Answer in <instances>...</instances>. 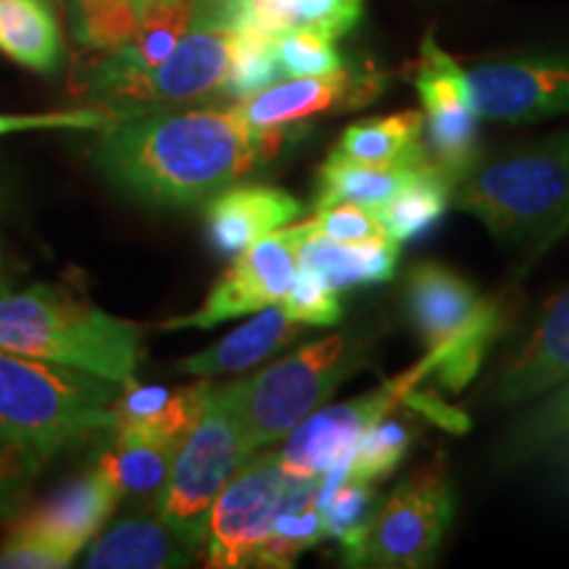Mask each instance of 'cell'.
<instances>
[{
    "mask_svg": "<svg viewBox=\"0 0 569 569\" xmlns=\"http://www.w3.org/2000/svg\"><path fill=\"white\" fill-rule=\"evenodd\" d=\"M301 213L296 196L272 184H230L206 206V232L219 253L234 256Z\"/></svg>",
    "mask_w": 569,
    "mask_h": 569,
    "instance_id": "e0dca14e",
    "label": "cell"
},
{
    "mask_svg": "<svg viewBox=\"0 0 569 569\" xmlns=\"http://www.w3.org/2000/svg\"><path fill=\"white\" fill-rule=\"evenodd\" d=\"M403 403L415 411H419V415H425L427 419H432V422H438L440 427H446V430H453V432L467 430L465 411L448 407L443 398L436 393H422V390H417V386H415L411 390H407Z\"/></svg>",
    "mask_w": 569,
    "mask_h": 569,
    "instance_id": "f35d334b",
    "label": "cell"
},
{
    "mask_svg": "<svg viewBox=\"0 0 569 569\" xmlns=\"http://www.w3.org/2000/svg\"><path fill=\"white\" fill-rule=\"evenodd\" d=\"M0 51L40 74L59 69L63 38L51 0H0Z\"/></svg>",
    "mask_w": 569,
    "mask_h": 569,
    "instance_id": "603a6c76",
    "label": "cell"
},
{
    "mask_svg": "<svg viewBox=\"0 0 569 569\" xmlns=\"http://www.w3.org/2000/svg\"><path fill=\"white\" fill-rule=\"evenodd\" d=\"M134 3V11H138V19L142 13L159 9V6H169V3H182V0H132ZM188 3H198V0H188Z\"/></svg>",
    "mask_w": 569,
    "mask_h": 569,
    "instance_id": "ab89813d",
    "label": "cell"
},
{
    "mask_svg": "<svg viewBox=\"0 0 569 569\" xmlns=\"http://www.w3.org/2000/svg\"><path fill=\"white\" fill-rule=\"evenodd\" d=\"M325 538L327 525L322 503H319V478H290V486L284 490L256 567H290L298 553L311 549Z\"/></svg>",
    "mask_w": 569,
    "mask_h": 569,
    "instance_id": "d4e9b609",
    "label": "cell"
},
{
    "mask_svg": "<svg viewBox=\"0 0 569 569\" xmlns=\"http://www.w3.org/2000/svg\"><path fill=\"white\" fill-rule=\"evenodd\" d=\"M280 303L296 322L306 327H332L343 317L340 290L330 288L322 277L306 267H298L296 280Z\"/></svg>",
    "mask_w": 569,
    "mask_h": 569,
    "instance_id": "836d02e7",
    "label": "cell"
},
{
    "mask_svg": "<svg viewBox=\"0 0 569 569\" xmlns=\"http://www.w3.org/2000/svg\"><path fill=\"white\" fill-rule=\"evenodd\" d=\"M117 386L82 369L0 348V432L42 459L98 430H113Z\"/></svg>",
    "mask_w": 569,
    "mask_h": 569,
    "instance_id": "277c9868",
    "label": "cell"
},
{
    "mask_svg": "<svg viewBox=\"0 0 569 569\" xmlns=\"http://www.w3.org/2000/svg\"><path fill=\"white\" fill-rule=\"evenodd\" d=\"M430 153L417 163H396V167H375L361 163L332 151L317 172L315 209H327L336 203H353L365 209L380 211L382 206L401 193L419 174L425 163H430Z\"/></svg>",
    "mask_w": 569,
    "mask_h": 569,
    "instance_id": "ffe728a7",
    "label": "cell"
},
{
    "mask_svg": "<svg viewBox=\"0 0 569 569\" xmlns=\"http://www.w3.org/2000/svg\"><path fill=\"white\" fill-rule=\"evenodd\" d=\"M367 340L336 332L274 361L246 380L224 386L243 419L253 453L296 430L365 365Z\"/></svg>",
    "mask_w": 569,
    "mask_h": 569,
    "instance_id": "8992f818",
    "label": "cell"
},
{
    "mask_svg": "<svg viewBox=\"0 0 569 569\" xmlns=\"http://www.w3.org/2000/svg\"><path fill=\"white\" fill-rule=\"evenodd\" d=\"M274 56L280 77H322L343 69L336 40L315 30H288L274 38Z\"/></svg>",
    "mask_w": 569,
    "mask_h": 569,
    "instance_id": "d6a6232c",
    "label": "cell"
},
{
    "mask_svg": "<svg viewBox=\"0 0 569 569\" xmlns=\"http://www.w3.org/2000/svg\"><path fill=\"white\" fill-rule=\"evenodd\" d=\"M403 311L427 346L430 375L451 393L467 388L480 372L490 346L509 322L507 301L486 298L467 277L436 261L409 269Z\"/></svg>",
    "mask_w": 569,
    "mask_h": 569,
    "instance_id": "5b68a950",
    "label": "cell"
},
{
    "mask_svg": "<svg viewBox=\"0 0 569 569\" xmlns=\"http://www.w3.org/2000/svg\"><path fill=\"white\" fill-rule=\"evenodd\" d=\"M569 436V380L519 422L503 446V459H530Z\"/></svg>",
    "mask_w": 569,
    "mask_h": 569,
    "instance_id": "1f68e13d",
    "label": "cell"
},
{
    "mask_svg": "<svg viewBox=\"0 0 569 569\" xmlns=\"http://www.w3.org/2000/svg\"><path fill=\"white\" fill-rule=\"evenodd\" d=\"M298 234L296 224L282 227L267 238L256 240L246 251L234 253L230 269L219 277L206 301L193 315L174 317L161 330H209L227 319L253 315L267 306L280 303L298 272Z\"/></svg>",
    "mask_w": 569,
    "mask_h": 569,
    "instance_id": "7c38bea8",
    "label": "cell"
},
{
    "mask_svg": "<svg viewBox=\"0 0 569 569\" xmlns=\"http://www.w3.org/2000/svg\"><path fill=\"white\" fill-rule=\"evenodd\" d=\"M96 161L106 180L134 201L188 209L211 201L269 156L234 103L122 119L103 132Z\"/></svg>",
    "mask_w": 569,
    "mask_h": 569,
    "instance_id": "6da1fadb",
    "label": "cell"
},
{
    "mask_svg": "<svg viewBox=\"0 0 569 569\" xmlns=\"http://www.w3.org/2000/svg\"><path fill=\"white\" fill-rule=\"evenodd\" d=\"M74 561V553L30 536H9L0 549V569H61Z\"/></svg>",
    "mask_w": 569,
    "mask_h": 569,
    "instance_id": "74e56055",
    "label": "cell"
},
{
    "mask_svg": "<svg viewBox=\"0 0 569 569\" xmlns=\"http://www.w3.org/2000/svg\"><path fill=\"white\" fill-rule=\"evenodd\" d=\"M415 425L407 417L396 415V407L388 409L380 419L361 432L346 459V478L380 482L396 472L415 446Z\"/></svg>",
    "mask_w": 569,
    "mask_h": 569,
    "instance_id": "83f0119b",
    "label": "cell"
},
{
    "mask_svg": "<svg viewBox=\"0 0 569 569\" xmlns=\"http://www.w3.org/2000/svg\"><path fill=\"white\" fill-rule=\"evenodd\" d=\"M188 546L167 522L127 519L103 532L84 559L90 569H163L190 565Z\"/></svg>",
    "mask_w": 569,
    "mask_h": 569,
    "instance_id": "44dd1931",
    "label": "cell"
},
{
    "mask_svg": "<svg viewBox=\"0 0 569 569\" xmlns=\"http://www.w3.org/2000/svg\"><path fill=\"white\" fill-rule=\"evenodd\" d=\"M380 82L369 74H353L346 67L322 77H293L274 82L238 103L253 130H288L290 124L327 113L332 109H359L375 101Z\"/></svg>",
    "mask_w": 569,
    "mask_h": 569,
    "instance_id": "9a60e30c",
    "label": "cell"
},
{
    "mask_svg": "<svg viewBox=\"0 0 569 569\" xmlns=\"http://www.w3.org/2000/svg\"><path fill=\"white\" fill-rule=\"evenodd\" d=\"M277 80H280V67L274 56V38L256 30L234 32L230 69H227L219 96L234 98L240 103L267 90Z\"/></svg>",
    "mask_w": 569,
    "mask_h": 569,
    "instance_id": "4dcf8cb0",
    "label": "cell"
},
{
    "mask_svg": "<svg viewBox=\"0 0 569 569\" xmlns=\"http://www.w3.org/2000/svg\"><path fill=\"white\" fill-rule=\"evenodd\" d=\"M288 486L290 475L284 472L280 453L248 459L213 501L201 543L206 565L256 567Z\"/></svg>",
    "mask_w": 569,
    "mask_h": 569,
    "instance_id": "30bf717a",
    "label": "cell"
},
{
    "mask_svg": "<svg viewBox=\"0 0 569 569\" xmlns=\"http://www.w3.org/2000/svg\"><path fill=\"white\" fill-rule=\"evenodd\" d=\"M569 380V288L540 311L496 382L501 403H522Z\"/></svg>",
    "mask_w": 569,
    "mask_h": 569,
    "instance_id": "2e32d148",
    "label": "cell"
},
{
    "mask_svg": "<svg viewBox=\"0 0 569 569\" xmlns=\"http://www.w3.org/2000/svg\"><path fill=\"white\" fill-rule=\"evenodd\" d=\"M238 32V0H198L193 21L180 46L151 71L113 84L101 96L106 109L122 119L148 113L153 106H174L219 92L230 69Z\"/></svg>",
    "mask_w": 569,
    "mask_h": 569,
    "instance_id": "ba28073f",
    "label": "cell"
},
{
    "mask_svg": "<svg viewBox=\"0 0 569 569\" xmlns=\"http://www.w3.org/2000/svg\"><path fill=\"white\" fill-rule=\"evenodd\" d=\"M303 234H322L332 240H377L390 238L386 224L380 222L377 211L353 203H336L327 209H317V217L301 222Z\"/></svg>",
    "mask_w": 569,
    "mask_h": 569,
    "instance_id": "d590c367",
    "label": "cell"
},
{
    "mask_svg": "<svg viewBox=\"0 0 569 569\" xmlns=\"http://www.w3.org/2000/svg\"><path fill=\"white\" fill-rule=\"evenodd\" d=\"M451 206L509 246L551 230L569 209V130L501 153H478L453 184Z\"/></svg>",
    "mask_w": 569,
    "mask_h": 569,
    "instance_id": "3957f363",
    "label": "cell"
},
{
    "mask_svg": "<svg viewBox=\"0 0 569 569\" xmlns=\"http://www.w3.org/2000/svg\"><path fill=\"white\" fill-rule=\"evenodd\" d=\"M253 457L243 419L227 388H211L203 415L177 448L167 486L156 498V515L184 543L201 549L206 522L219 493Z\"/></svg>",
    "mask_w": 569,
    "mask_h": 569,
    "instance_id": "52a82bcc",
    "label": "cell"
},
{
    "mask_svg": "<svg viewBox=\"0 0 569 569\" xmlns=\"http://www.w3.org/2000/svg\"><path fill=\"white\" fill-rule=\"evenodd\" d=\"M119 122L111 109H69V111H48V113H0V134L30 132V130H98L106 132Z\"/></svg>",
    "mask_w": 569,
    "mask_h": 569,
    "instance_id": "8d00e7d4",
    "label": "cell"
},
{
    "mask_svg": "<svg viewBox=\"0 0 569 569\" xmlns=\"http://www.w3.org/2000/svg\"><path fill=\"white\" fill-rule=\"evenodd\" d=\"M298 234V267L311 269L336 290L356 284L390 282L398 269V248L393 238L377 240H332L322 234Z\"/></svg>",
    "mask_w": 569,
    "mask_h": 569,
    "instance_id": "ac0fdd59",
    "label": "cell"
},
{
    "mask_svg": "<svg viewBox=\"0 0 569 569\" xmlns=\"http://www.w3.org/2000/svg\"><path fill=\"white\" fill-rule=\"evenodd\" d=\"M336 151L353 161L375 163V167L422 161L427 156L425 113L401 111L390 117L361 119L346 127Z\"/></svg>",
    "mask_w": 569,
    "mask_h": 569,
    "instance_id": "cb8c5ba5",
    "label": "cell"
},
{
    "mask_svg": "<svg viewBox=\"0 0 569 569\" xmlns=\"http://www.w3.org/2000/svg\"><path fill=\"white\" fill-rule=\"evenodd\" d=\"M303 330L306 325L296 322L282 303H272L261 309V315H256L251 322L240 325L238 330L219 340L217 346L182 359L177 369L198 377L246 372V369L261 365L269 356L282 351L288 343H293Z\"/></svg>",
    "mask_w": 569,
    "mask_h": 569,
    "instance_id": "d6986e66",
    "label": "cell"
},
{
    "mask_svg": "<svg viewBox=\"0 0 569 569\" xmlns=\"http://www.w3.org/2000/svg\"><path fill=\"white\" fill-rule=\"evenodd\" d=\"M375 482L343 478L325 496L322 511L327 525V538H336L343 546L346 565H361L369 530L375 515Z\"/></svg>",
    "mask_w": 569,
    "mask_h": 569,
    "instance_id": "f1b7e54d",
    "label": "cell"
},
{
    "mask_svg": "<svg viewBox=\"0 0 569 569\" xmlns=\"http://www.w3.org/2000/svg\"><path fill=\"white\" fill-rule=\"evenodd\" d=\"M174 453L177 446L159 440L113 436L111 448H106L98 459V469L117 486L122 498L148 501L156 507V498L167 486Z\"/></svg>",
    "mask_w": 569,
    "mask_h": 569,
    "instance_id": "484cf974",
    "label": "cell"
},
{
    "mask_svg": "<svg viewBox=\"0 0 569 569\" xmlns=\"http://www.w3.org/2000/svg\"><path fill=\"white\" fill-rule=\"evenodd\" d=\"M119 501L122 493L117 486L101 469H92L82 478L63 482L34 509L17 511L9 522V536L46 540L77 557L109 522Z\"/></svg>",
    "mask_w": 569,
    "mask_h": 569,
    "instance_id": "5bb4252c",
    "label": "cell"
},
{
    "mask_svg": "<svg viewBox=\"0 0 569 569\" xmlns=\"http://www.w3.org/2000/svg\"><path fill=\"white\" fill-rule=\"evenodd\" d=\"M142 330L63 290L32 284L0 293V348L132 386Z\"/></svg>",
    "mask_w": 569,
    "mask_h": 569,
    "instance_id": "7a4b0ae2",
    "label": "cell"
},
{
    "mask_svg": "<svg viewBox=\"0 0 569 569\" xmlns=\"http://www.w3.org/2000/svg\"><path fill=\"white\" fill-rule=\"evenodd\" d=\"M0 293H3V272H0Z\"/></svg>",
    "mask_w": 569,
    "mask_h": 569,
    "instance_id": "b9f144b4",
    "label": "cell"
},
{
    "mask_svg": "<svg viewBox=\"0 0 569 569\" xmlns=\"http://www.w3.org/2000/svg\"><path fill=\"white\" fill-rule=\"evenodd\" d=\"M365 0H238V30L280 38L288 30H315L338 40L359 24Z\"/></svg>",
    "mask_w": 569,
    "mask_h": 569,
    "instance_id": "7402d4cb",
    "label": "cell"
},
{
    "mask_svg": "<svg viewBox=\"0 0 569 569\" xmlns=\"http://www.w3.org/2000/svg\"><path fill=\"white\" fill-rule=\"evenodd\" d=\"M559 443H561V459H565L569 465V436L565 440H559Z\"/></svg>",
    "mask_w": 569,
    "mask_h": 569,
    "instance_id": "60d3db41",
    "label": "cell"
},
{
    "mask_svg": "<svg viewBox=\"0 0 569 569\" xmlns=\"http://www.w3.org/2000/svg\"><path fill=\"white\" fill-rule=\"evenodd\" d=\"M451 196L453 180H448L436 161H430L393 201L377 211V217L396 243H409V240L422 238L443 219L446 209L451 206Z\"/></svg>",
    "mask_w": 569,
    "mask_h": 569,
    "instance_id": "4316f807",
    "label": "cell"
},
{
    "mask_svg": "<svg viewBox=\"0 0 569 569\" xmlns=\"http://www.w3.org/2000/svg\"><path fill=\"white\" fill-rule=\"evenodd\" d=\"M451 519L453 490L443 461L436 459L409 475L377 509L361 565L382 569L427 567L436 559Z\"/></svg>",
    "mask_w": 569,
    "mask_h": 569,
    "instance_id": "9c48e42d",
    "label": "cell"
},
{
    "mask_svg": "<svg viewBox=\"0 0 569 569\" xmlns=\"http://www.w3.org/2000/svg\"><path fill=\"white\" fill-rule=\"evenodd\" d=\"M71 32L90 51H113L138 30L132 0H67Z\"/></svg>",
    "mask_w": 569,
    "mask_h": 569,
    "instance_id": "f546056e",
    "label": "cell"
},
{
    "mask_svg": "<svg viewBox=\"0 0 569 569\" xmlns=\"http://www.w3.org/2000/svg\"><path fill=\"white\" fill-rule=\"evenodd\" d=\"M430 359L425 356L411 372L396 377L388 386L306 417L290 432L288 443L280 451L284 472L298 480L325 478L332 467L340 465L351 453V448L361 438V432L375 419L386 415L388 409L398 407L403 401V396H407V390L415 388L425 375H430Z\"/></svg>",
    "mask_w": 569,
    "mask_h": 569,
    "instance_id": "4fadbf2b",
    "label": "cell"
},
{
    "mask_svg": "<svg viewBox=\"0 0 569 569\" xmlns=\"http://www.w3.org/2000/svg\"><path fill=\"white\" fill-rule=\"evenodd\" d=\"M480 119L532 124L569 113V53H525L465 69Z\"/></svg>",
    "mask_w": 569,
    "mask_h": 569,
    "instance_id": "8fae6325",
    "label": "cell"
},
{
    "mask_svg": "<svg viewBox=\"0 0 569 569\" xmlns=\"http://www.w3.org/2000/svg\"><path fill=\"white\" fill-rule=\"evenodd\" d=\"M42 465L46 459L0 432V517H13L21 511Z\"/></svg>",
    "mask_w": 569,
    "mask_h": 569,
    "instance_id": "e575fe53",
    "label": "cell"
}]
</instances>
